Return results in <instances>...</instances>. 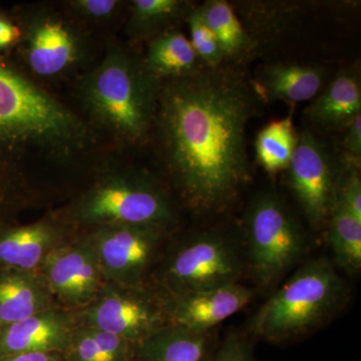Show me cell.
<instances>
[{
    "instance_id": "cell-1",
    "label": "cell",
    "mask_w": 361,
    "mask_h": 361,
    "mask_svg": "<svg viewBox=\"0 0 361 361\" xmlns=\"http://www.w3.org/2000/svg\"><path fill=\"white\" fill-rule=\"evenodd\" d=\"M263 103L235 65L161 80L152 130L169 183L189 210L222 212L250 182L247 127Z\"/></svg>"
},
{
    "instance_id": "cell-14",
    "label": "cell",
    "mask_w": 361,
    "mask_h": 361,
    "mask_svg": "<svg viewBox=\"0 0 361 361\" xmlns=\"http://www.w3.org/2000/svg\"><path fill=\"white\" fill-rule=\"evenodd\" d=\"M73 310L56 306L0 327V358L30 353H63L78 326Z\"/></svg>"
},
{
    "instance_id": "cell-25",
    "label": "cell",
    "mask_w": 361,
    "mask_h": 361,
    "mask_svg": "<svg viewBox=\"0 0 361 361\" xmlns=\"http://www.w3.org/2000/svg\"><path fill=\"white\" fill-rule=\"evenodd\" d=\"M296 142L291 116L271 122L257 135L256 158L268 173L280 172L288 167Z\"/></svg>"
},
{
    "instance_id": "cell-15",
    "label": "cell",
    "mask_w": 361,
    "mask_h": 361,
    "mask_svg": "<svg viewBox=\"0 0 361 361\" xmlns=\"http://www.w3.org/2000/svg\"><path fill=\"white\" fill-rule=\"evenodd\" d=\"M253 296L252 289L239 283L165 296L169 322L195 331H212L214 327L245 307Z\"/></svg>"
},
{
    "instance_id": "cell-4",
    "label": "cell",
    "mask_w": 361,
    "mask_h": 361,
    "mask_svg": "<svg viewBox=\"0 0 361 361\" xmlns=\"http://www.w3.org/2000/svg\"><path fill=\"white\" fill-rule=\"evenodd\" d=\"M54 214L80 231L121 225L173 230L177 223L168 190L152 176L130 171L99 175L85 191Z\"/></svg>"
},
{
    "instance_id": "cell-19",
    "label": "cell",
    "mask_w": 361,
    "mask_h": 361,
    "mask_svg": "<svg viewBox=\"0 0 361 361\" xmlns=\"http://www.w3.org/2000/svg\"><path fill=\"white\" fill-rule=\"evenodd\" d=\"M216 345L212 331L169 324L137 344L134 361H208Z\"/></svg>"
},
{
    "instance_id": "cell-27",
    "label": "cell",
    "mask_w": 361,
    "mask_h": 361,
    "mask_svg": "<svg viewBox=\"0 0 361 361\" xmlns=\"http://www.w3.org/2000/svg\"><path fill=\"white\" fill-rule=\"evenodd\" d=\"M208 361H256L253 342L245 334L232 332L217 343Z\"/></svg>"
},
{
    "instance_id": "cell-30",
    "label": "cell",
    "mask_w": 361,
    "mask_h": 361,
    "mask_svg": "<svg viewBox=\"0 0 361 361\" xmlns=\"http://www.w3.org/2000/svg\"><path fill=\"white\" fill-rule=\"evenodd\" d=\"M346 130L343 156L348 166L357 168L361 160V115L355 118Z\"/></svg>"
},
{
    "instance_id": "cell-7",
    "label": "cell",
    "mask_w": 361,
    "mask_h": 361,
    "mask_svg": "<svg viewBox=\"0 0 361 361\" xmlns=\"http://www.w3.org/2000/svg\"><path fill=\"white\" fill-rule=\"evenodd\" d=\"M249 264L265 287L277 283L303 253L305 239L289 207L274 192H261L244 215Z\"/></svg>"
},
{
    "instance_id": "cell-16",
    "label": "cell",
    "mask_w": 361,
    "mask_h": 361,
    "mask_svg": "<svg viewBox=\"0 0 361 361\" xmlns=\"http://www.w3.org/2000/svg\"><path fill=\"white\" fill-rule=\"evenodd\" d=\"M56 306L40 272L0 268V327Z\"/></svg>"
},
{
    "instance_id": "cell-22",
    "label": "cell",
    "mask_w": 361,
    "mask_h": 361,
    "mask_svg": "<svg viewBox=\"0 0 361 361\" xmlns=\"http://www.w3.org/2000/svg\"><path fill=\"white\" fill-rule=\"evenodd\" d=\"M135 348L137 344L122 337L78 324L66 361H134Z\"/></svg>"
},
{
    "instance_id": "cell-23",
    "label": "cell",
    "mask_w": 361,
    "mask_h": 361,
    "mask_svg": "<svg viewBox=\"0 0 361 361\" xmlns=\"http://www.w3.org/2000/svg\"><path fill=\"white\" fill-rule=\"evenodd\" d=\"M195 6L180 0H135L129 21L130 35L135 39L158 37L171 30L180 20H186Z\"/></svg>"
},
{
    "instance_id": "cell-3",
    "label": "cell",
    "mask_w": 361,
    "mask_h": 361,
    "mask_svg": "<svg viewBox=\"0 0 361 361\" xmlns=\"http://www.w3.org/2000/svg\"><path fill=\"white\" fill-rule=\"evenodd\" d=\"M160 82L147 71L142 59L113 47L82 78L80 96L102 129L118 141L142 144L153 129Z\"/></svg>"
},
{
    "instance_id": "cell-32",
    "label": "cell",
    "mask_w": 361,
    "mask_h": 361,
    "mask_svg": "<svg viewBox=\"0 0 361 361\" xmlns=\"http://www.w3.org/2000/svg\"><path fill=\"white\" fill-rule=\"evenodd\" d=\"M0 361H66V356L63 353H30L6 356Z\"/></svg>"
},
{
    "instance_id": "cell-9",
    "label": "cell",
    "mask_w": 361,
    "mask_h": 361,
    "mask_svg": "<svg viewBox=\"0 0 361 361\" xmlns=\"http://www.w3.org/2000/svg\"><path fill=\"white\" fill-rule=\"evenodd\" d=\"M348 167L344 158L324 140L306 129L297 135L289 163L288 180L292 192L311 224L327 222L336 203L339 183Z\"/></svg>"
},
{
    "instance_id": "cell-17",
    "label": "cell",
    "mask_w": 361,
    "mask_h": 361,
    "mask_svg": "<svg viewBox=\"0 0 361 361\" xmlns=\"http://www.w3.org/2000/svg\"><path fill=\"white\" fill-rule=\"evenodd\" d=\"M361 85L357 71L345 68L308 106L306 116L323 130H346L361 115Z\"/></svg>"
},
{
    "instance_id": "cell-12",
    "label": "cell",
    "mask_w": 361,
    "mask_h": 361,
    "mask_svg": "<svg viewBox=\"0 0 361 361\" xmlns=\"http://www.w3.org/2000/svg\"><path fill=\"white\" fill-rule=\"evenodd\" d=\"M18 27L21 35L18 45L21 56L35 75L58 77L82 61L80 37L63 18L42 14L30 18Z\"/></svg>"
},
{
    "instance_id": "cell-31",
    "label": "cell",
    "mask_w": 361,
    "mask_h": 361,
    "mask_svg": "<svg viewBox=\"0 0 361 361\" xmlns=\"http://www.w3.org/2000/svg\"><path fill=\"white\" fill-rule=\"evenodd\" d=\"M20 30L16 23L7 18H0V51L18 44L20 39Z\"/></svg>"
},
{
    "instance_id": "cell-8",
    "label": "cell",
    "mask_w": 361,
    "mask_h": 361,
    "mask_svg": "<svg viewBox=\"0 0 361 361\" xmlns=\"http://www.w3.org/2000/svg\"><path fill=\"white\" fill-rule=\"evenodd\" d=\"M73 312L78 324L135 344L170 324L165 296L149 284L128 287L106 281L92 302Z\"/></svg>"
},
{
    "instance_id": "cell-11",
    "label": "cell",
    "mask_w": 361,
    "mask_h": 361,
    "mask_svg": "<svg viewBox=\"0 0 361 361\" xmlns=\"http://www.w3.org/2000/svg\"><path fill=\"white\" fill-rule=\"evenodd\" d=\"M39 272L56 302L73 311L92 302L106 282L87 231L54 251Z\"/></svg>"
},
{
    "instance_id": "cell-2",
    "label": "cell",
    "mask_w": 361,
    "mask_h": 361,
    "mask_svg": "<svg viewBox=\"0 0 361 361\" xmlns=\"http://www.w3.org/2000/svg\"><path fill=\"white\" fill-rule=\"evenodd\" d=\"M80 116L0 56V226L40 206L49 191L37 168H73L96 146Z\"/></svg>"
},
{
    "instance_id": "cell-6",
    "label": "cell",
    "mask_w": 361,
    "mask_h": 361,
    "mask_svg": "<svg viewBox=\"0 0 361 361\" xmlns=\"http://www.w3.org/2000/svg\"><path fill=\"white\" fill-rule=\"evenodd\" d=\"M149 283L163 295H184L238 283L243 261L235 242L224 233H201L168 245Z\"/></svg>"
},
{
    "instance_id": "cell-5",
    "label": "cell",
    "mask_w": 361,
    "mask_h": 361,
    "mask_svg": "<svg viewBox=\"0 0 361 361\" xmlns=\"http://www.w3.org/2000/svg\"><path fill=\"white\" fill-rule=\"evenodd\" d=\"M345 294L343 280L327 259L311 260L259 308L252 334L276 343L302 336L334 315Z\"/></svg>"
},
{
    "instance_id": "cell-13",
    "label": "cell",
    "mask_w": 361,
    "mask_h": 361,
    "mask_svg": "<svg viewBox=\"0 0 361 361\" xmlns=\"http://www.w3.org/2000/svg\"><path fill=\"white\" fill-rule=\"evenodd\" d=\"M78 233L54 212L30 224L1 225L0 268L39 272L47 259Z\"/></svg>"
},
{
    "instance_id": "cell-24",
    "label": "cell",
    "mask_w": 361,
    "mask_h": 361,
    "mask_svg": "<svg viewBox=\"0 0 361 361\" xmlns=\"http://www.w3.org/2000/svg\"><path fill=\"white\" fill-rule=\"evenodd\" d=\"M327 222L336 264L346 272L357 273L361 268V219L337 198Z\"/></svg>"
},
{
    "instance_id": "cell-18",
    "label": "cell",
    "mask_w": 361,
    "mask_h": 361,
    "mask_svg": "<svg viewBox=\"0 0 361 361\" xmlns=\"http://www.w3.org/2000/svg\"><path fill=\"white\" fill-rule=\"evenodd\" d=\"M323 80L324 71L318 66L271 63L259 68L253 84L263 102L299 103L313 99Z\"/></svg>"
},
{
    "instance_id": "cell-28",
    "label": "cell",
    "mask_w": 361,
    "mask_h": 361,
    "mask_svg": "<svg viewBox=\"0 0 361 361\" xmlns=\"http://www.w3.org/2000/svg\"><path fill=\"white\" fill-rule=\"evenodd\" d=\"M337 198L361 219V180L357 168L348 166L339 183Z\"/></svg>"
},
{
    "instance_id": "cell-29",
    "label": "cell",
    "mask_w": 361,
    "mask_h": 361,
    "mask_svg": "<svg viewBox=\"0 0 361 361\" xmlns=\"http://www.w3.org/2000/svg\"><path fill=\"white\" fill-rule=\"evenodd\" d=\"M71 11L89 20H106L115 16L121 6L116 0H75L68 2Z\"/></svg>"
},
{
    "instance_id": "cell-26",
    "label": "cell",
    "mask_w": 361,
    "mask_h": 361,
    "mask_svg": "<svg viewBox=\"0 0 361 361\" xmlns=\"http://www.w3.org/2000/svg\"><path fill=\"white\" fill-rule=\"evenodd\" d=\"M186 20L190 28V42L202 63L208 68L224 65V54L213 32L202 18L197 6L192 9Z\"/></svg>"
},
{
    "instance_id": "cell-21",
    "label": "cell",
    "mask_w": 361,
    "mask_h": 361,
    "mask_svg": "<svg viewBox=\"0 0 361 361\" xmlns=\"http://www.w3.org/2000/svg\"><path fill=\"white\" fill-rule=\"evenodd\" d=\"M197 8L217 39L224 54L226 63L245 59L253 51V37L228 2L209 0Z\"/></svg>"
},
{
    "instance_id": "cell-10",
    "label": "cell",
    "mask_w": 361,
    "mask_h": 361,
    "mask_svg": "<svg viewBox=\"0 0 361 361\" xmlns=\"http://www.w3.org/2000/svg\"><path fill=\"white\" fill-rule=\"evenodd\" d=\"M96 247L106 281L144 287L158 264L172 230L153 226H106L84 230Z\"/></svg>"
},
{
    "instance_id": "cell-20",
    "label": "cell",
    "mask_w": 361,
    "mask_h": 361,
    "mask_svg": "<svg viewBox=\"0 0 361 361\" xmlns=\"http://www.w3.org/2000/svg\"><path fill=\"white\" fill-rule=\"evenodd\" d=\"M142 61L147 71L159 82L205 68L190 39L184 33L174 30L152 39Z\"/></svg>"
}]
</instances>
